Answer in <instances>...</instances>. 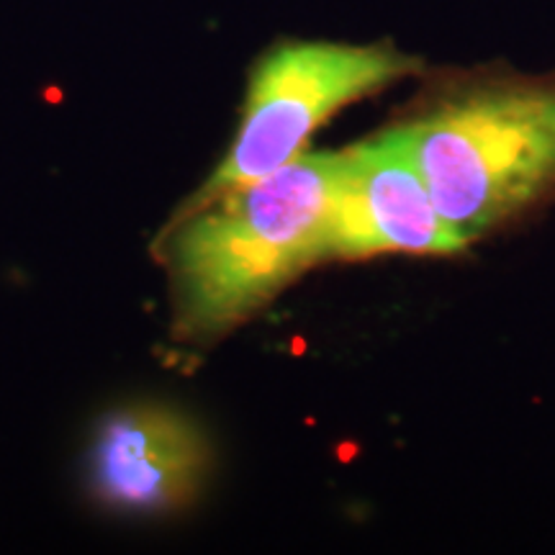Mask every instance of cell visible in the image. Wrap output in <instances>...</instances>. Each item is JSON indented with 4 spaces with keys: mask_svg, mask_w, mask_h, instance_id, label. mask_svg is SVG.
I'll use <instances>...</instances> for the list:
<instances>
[{
    "mask_svg": "<svg viewBox=\"0 0 555 555\" xmlns=\"http://www.w3.org/2000/svg\"><path fill=\"white\" fill-rule=\"evenodd\" d=\"M343 152L298 155L165 229L176 330L217 339L266 307L294 278L332 258Z\"/></svg>",
    "mask_w": 555,
    "mask_h": 555,
    "instance_id": "obj_1",
    "label": "cell"
},
{
    "mask_svg": "<svg viewBox=\"0 0 555 555\" xmlns=\"http://www.w3.org/2000/svg\"><path fill=\"white\" fill-rule=\"evenodd\" d=\"M393 134L440 217L470 242L555 191V75H453Z\"/></svg>",
    "mask_w": 555,
    "mask_h": 555,
    "instance_id": "obj_2",
    "label": "cell"
},
{
    "mask_svg": "<svg viewBox=\"0 0 555 555\" xmlns=\"http://www.w3.org/2000/svg\"><path fill=\"white\" fill-rule=\"evenodd\" d=\"M420 69V57L393 44H278L249 75L245 111L224 163L180 206L176 217L198 211L211 201L288 165L339 108Z\"/></svg>",
    "mask_w": 555,
    "mask_h": 555,
    "instance_id": "obj_3",
    "label": "cell"
},
{
    "mask_svg": "<svg viewBox=\"0 0 555 555\" xmlns=\"http://www.w3.org/2000/svg\"><path fill=\"white\" fill-rule=\"evenodd\" d=\"M332 258L455 255L466 247L440 217L393 129L343 152Z\"/></svg>",
    "mask_w": 555,
    "mask_h": 555,
    "instance_id": "obj_4",
    "label": "cell"
},
{
    "mask_svg": "<svg viewBox=\"0 0 555 555\" xmlns=\"http://www.w3.org/2000/svg\"><path fill=\"white\" fill-rule=\"evenodd\" d=\"M208 446L183 414L127 406L108 414L88 455L90 489L124 512H165L189 504L204 483Z\"/></svg>",
    "mask_w": 555,
    "mask_h": 555,
    "instance_id": "obj_5",
    "label": "cell"
}]
</instances>
